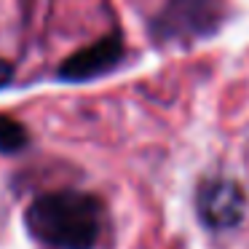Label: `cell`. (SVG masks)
Masks as SVG:
<instances>
[{
    "label": "cell",
    "mask_w": 249,
    "mask_h": 249,
    "mask_svg": "<svg viewBox=\"0 0 249 249\" xmlns=\"http://www.w3.org/2000/svg\"><path fill=\"white\" fill-rule=\"evenodd\" d=\"M24 225L49 249H94L105 228V206L91 193L54 190L27 206Z\"/></svg>",
    "instance_id": "cell-1"
},
{
    "label": "cell",
    "mask_w": 249,
    "mask_h": 249,
    "mask_svg": "<svg viewBox=\"0 0 249 249\" xmlns=\"http://www.w3.org/2000/svg\"><path fill=\"white\" fill-rule=\"evenodd\" d=\"M222 0H169L153 22V38L161 43L204 38L220 27Z\"/></svg>",
    "instance_id": "cell-2"
},
{
    "label": "cell",
    "mask_w": 249,
    "mask_h": 249,
    "mask_svg": "<svg viewBox=\"0 0 249 249\" xmlns=\"http://www.w3.org/2000/svg\"><path fill=\"white\" fill-rule=\"evenodd\" d=\"M247 209V193L236 179H206L196 193V212L209 231L238 225Z\"/></svg>",
    "instance_id": "cell-3"
},
{
    "label": "cell",
    "mask_w": 249,
    "mask_h": 249,
    "mask_svg": "<svg viewBox=\"0 0 249 249\" xmlns=\"http://www.w3.org/2000/svg\"><path fill=\"white\" fill-rule=\"evenodd\" d=\"M121 56H124V40H121L118 33H110L97 43L70 54L59 65L56 75L62 81H89V78L105 75L107 70H113L121 62Z\"/></svg>",
    "instance_id": "cell-4"
},
{
    "label": "cell",
    "mask_w": 249,
    "mask_h": 249,
    "mask_svg": "<svg viewBox=\"0 0 249 249\" xmlns=\"http://www.w3.org/2000/svg\"><path fill=\"white\" fill-rule=\"evenodd\" d=\"M27 140H30V134L19 121L8 118V115H0V153L14 156V153L27 147Z\"/></svg>",
    "instance_id": "cell-5"
},
{
    "label": "cell",
    "mask_w": 249,
    "mask_h": 249,
    "mask_svg": "<svg viewBox=\"0 0 249 249\" xmlns=\"http://www.w3.org/2000/svg\"><path fill=\"white\" fill-rule=\"evenodd\" d=\"M11 78H14V67L8 65L6 59H0V89L8 86V83H11Z\"/></svg>",
    "instance_id": "cell-6"
}]
</instances>
